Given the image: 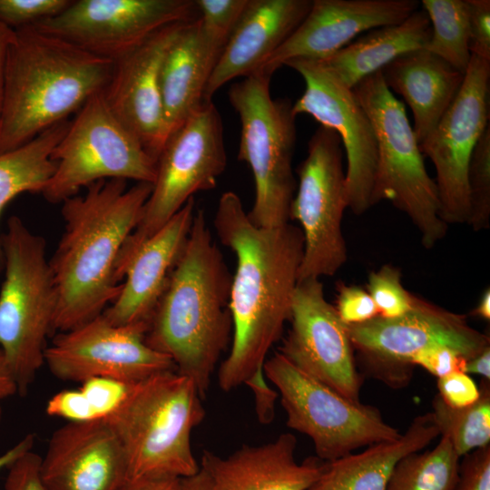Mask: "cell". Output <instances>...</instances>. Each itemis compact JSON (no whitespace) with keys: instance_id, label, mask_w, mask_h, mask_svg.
I'll list each match as a JSON object with an SVG mask.
<instances>
[{"instance_id":"1","label":"cell","mask_w":490,"mask_h":490,"mask_svg":"<svg viewBox=\"0 0 490 490\" xmlns=\"http://www.w3.org/2000/svg\"><path fill=\"white\" fill-rule=\"evenodd\" d=\"M213 226L221 244L236 256L229 304L231 346L218 372L220 387L229 392L263 368L290 319L304 239L300 228L289 222L255 225L230 191L219 200Z\"/></svg>"},{"instance_id":"2","label":"cell","mask_w":490,"mask_h":490,"mask_svg":"<svg viewBox=\"0 0 490 490\" xmlns=\"http://www.w3.org/2000/svg\"><path fill=\"white\" fill-rule=\"evenodd\" d=\"M152 184L99 181L62 202L64 230L49 260L56 293L54 331L76 328L101 315L117 298L120 251L138 224Z\"/></svg>"},{"instance_id":"3","label":"cell","mask_w":490,"mask_h":490,"mask_svg":"<svg viewBox=\"0 0 490 490\" xmlns=\"http://www.w3.org/2000/svg\"><path fill=\"white\" fill-rule=\"evenodd\" d=\"M232 275L204 211L197 209L186 245L148 321L145 342L169 357L203 397L232 338Z\"/></svg>"},{"instance_id":"4","label":"cell","mask_w":490,"mask_h":490,"mask_svg":"<svg viewBox=\"0 0 490 490\" xmlns=\"http://www.w3.org/2000/svg\"><path fill=\"white\" fill-rule=\"evenodd\" d=\"M0 118V153L67 121L103 92L113 63L30 25L14 30Z\"/></svg>"},{"instance_id":"5","label":"cell","mask_w":490,"mask_h":490,"mask_svg":"<svg viewBox=\"0 0 490 490\" xmlns=\"http://www.w3.org/2000/svg\"><path fill=\"white\" fill-rule=\"evenodd\" d=\"M194 382L168 370L132 384L105 419L125 455L128 478L147 475L190 476L198 472L191 444L205 410Z\"/></svg>"},{"instance_id":"6","label":"cell","mask_w":490,"mask_h":490,"mask_svg":"<svg viewBox=\"0 0 490 490\" xmlns=\"http://www.w3.org/2000/svg\"><path fill=\"white\" fill-rule=\"evenodd\" d=\"M5 277L0 289V348L20 396L26 395L44 364L54 331L57 293L44 239L17 216L1 238Z\"/></svg>"},{"instance_id":"7","label":"cell","mask_w":490,"mask_h":490,"mask_svg":"<svg viewBox=\"0 0 490 490\" xmlns=\"http://www.w3.org/2000/svg\"><path fill=\"white\" fill-rule=\"evenodd\" d=\"M353 92L372 123L377 143L373 205L390 201L410 219L422 245L433 248L444 239L448 225L440 217L436 184L426 172L403 103L387 87L381 71L360 81Z\"/></svg>"},{"instance_id":"8","label":"cell","mask_w":490,"mask_h":490,"mask_svg":"<svg viewBox=\"0 0 490 490\" xmlns=\"http://www.w3.org/2000/svg\"><path fill=\"white\" fill-rule=\"evenodd\" d=\"M270 78L255 72L231 85L228 93L241 126L238 160L249 165L255 184L248 216L264 228L289 222L297 188L292 170L296 116L290 101L271 97Z\"/></svg>"},{"instance_id":"9","label":"cell","mask_w":490,"mask_h":490,"mask_svg":"<svg viewBox=\"0 0 490 490\" xmlns=\"http://www.w3.org/2000/svg\"><path fill=\"white\" fill-rule=\"evenodd\" d=\"M226 165L220 114L211 101H203L168 137L157 158L152 192L116 261L118 281L138 247L165 225L195 193L214 189Z\"/></svg>"},{"instance_id":"10","label":"cell","mask_w":490,"mask_h":490,"mask_svg":"<svg viewBox=\"0 0 490 490\" xmlns=\"http://www.w3.org/2000/svg\"><path fill=\"white\" fill-rule=\"evenodd\" d=\"M103 92L75 113L53 150L54 172L41 193L48 202L62 203L99 181L155 180L156 160L112 113Z\"/></svg>"},{"instance_id":"11","label":"cell","mask_w":490,"mask_h":490,"mask_svg":"<svg viewBox=\"0 0 490 490\" xmlns=\"http://www.w3.org/2000/svg\"><path fill=\"white\" fill-rule=\"evenodd\" d=\"M263 373L277 388L287 426L309 436L324 462L401 436L377 407L348 399L279 352L266 359Z\"/></svg>"},{"instance_id":"12","label":"cell","mask_w":490,"mask_h":490,"mask_svg":"<svg viewBox=\"0 0 490 490\" xmlns=\"http://www.w3.org/2000/svg\"><path fill=\"white\" fill-rule=\"evenodd\" d=\"M347 327L366 373L396 389L409 384L412 358L428 347L446 346L469 360L490 346L489 336L472 328L466 315L416 295L411 309L403 316H377Z\"/></svg>"},{"instance_id":"13","label":"cell","mask_w":490,"mask_h":490,"mask_svg":"<svg viewBox=\"0 0 490 490\" xmlns=\"http://www.w3.org/2000/svg\"><path fill=\"white\" fill-rule=\"evenodd\" d=\"M343 152L338 133L320 125L298 169L299 183L289 212V220L300 224L304 239L298 282L334 276L348 260L342 232L344 211L348 208Z\"/></svg>"},{"instance_id":"14","label":"cell","mask_w":490,"mask_h":490,"mask_svg":"<svg viewBox=\"0 0 490 490\" xmlns=\"http://www.w3.org/2000/svg\"><path fill=\"white\" fill-rule=\"evenodd\" d=\"M197 18L191 0H72L34 25L113 63L162 28Z\"/></svg>"},{"instance_id":"15","label":"cell","mask_w":490,"mask_h":490,"mask_svg":"<svg viewBox=\"0 0 490 490\" xmlns=\"http://www.w3.org/2000/svg\"><path fill=\"white\" fill-rule=\"evenodd\" d=\"M148 323L114 325L103 314L59 332L47 346L44 364L57 378L83 382L107 377L129 384L175 370L172 359L145 342Z\"/></svg>"},{"instance_id":"16","label":"cell","mask_w":490,"mask_h":490,"mask_svg":"<svg viewBox=\"0 0 490 490\" xmlns=\"http://www.w3.org/2000/svg\"><path fill=\"white\" fill-rule=\"evenodd\" d=\"M490 61L471 55L456 99L435 129L419 143L432 162L446 224H467L468 164L479 138L489 126Z\"/></svg>"},{"instance_id":"17","label":"cell","mask_w":490,"mask_h":490,"mask_svg":"<svg viewBox=\"0 0 490 490\" xmlns=\"http://www.w3.org/2000/svg\"><path fill=\"white\" fill-rule=\"evenodd\" d=\"M288 66L302 77L305 90L292 104L295 116L306 113L336 132L347 159L348 208L361 215L373 206L377 143L372 123L353 89L346 86L319 60L293 59Z\"/></svg>"},{"instance_id":"18","label":"cell","mask_w":490,"mask_h":490,"mask_svg":"<svg viewBox=\"0 0 490 490\" xmlns=\"http://www.w3.org/2000/svg\"><path fill=\"white\" fill-rule=\"evenodd\" d=\"M289 321L290 329L278 352L348 399L360 402L363 377L348 327L326 299L320 279L298 282Z\"/></svg>"},{"instance_id":"19","label":"cell","mask_w":490,"mask_h":490,"mask_svg":"<svg viewBox=\"0 0 490 490\" xmlns=\"http://www.w3.org/2000/svg\"><path fill=\"white\" fill-rule=\"evenodd\" d=\"M186 23L162 28L114 61L103 92L112 113L156 161L164 144L162 65Z\"/></svg>"},{"instance_id":"20","label":"cell","mask_w":490,"mask_h":490,"mask_svg":"<svg viewBox=\"0 0 490 490\" xmlns=\"http://www.w3.org/2000/svg\"><path fill=\"white\" fill-rule=\"evenodd\" d=\"M419 5L416 0H312L298 28L258 71L272 75L293 59L325 60L362 33L403 22Z\"/></svg>"},{"instance_id":"21","label":"cell","mask_w":490,"mask_h":490,"mask_svg":"<svg viewBox=\"0 0 490 490\" xmlns=\"http://www.w3.org/2000/svg\"><path fill=\"white\" fill-rule=\"evenodd\" d=\"M48 490H116L128 479L124 452L105 418L67 422L51 436L40 461Z\"/></svg>"},{"instance_id":"22","label":"cell","mask_w":490,"mask_h":490,"mask_svg":"<svg viewBox=\"0 0 490 490\" xmlns=\"http://www.w3.org/2000/svg\"><path fill=\"white\" fill-rule=\"evenodd\" d=\"M195 211L192 197L134 251L120 274L117 298L102 313L111 323H148L186 245Z\"/></svg>"},{"instance_id":"23","label":"cell","mask_w":490,"mask_h":490,"mask_svg":"<svg viewBox=\"0 0 490 490\" xmlns=\"http://www.w3.org/2000/svg\"><path fill=\"white\" fill-rule=\"evenodd\" d=\"M311 0H249L209 78L203 101L228 82L257 72L293 34Z\"/></svg>"},{"instance_id":"24","label":"cell","mask_w":490,"mask_h":490,"mask_svg":"<svg viewBox=\"0 0 490 490\" xmlns=\"http://www.w3.org/2000/svg\"><path fill=\"white\" fill-rule=\"evenodd\" d=\"M296 446V437L283 433L263 445H243L225 457L205 450L200 466L215 490H307L326 462L311 456L298 463Z\"/></svg>"},{"instance_id":"25","label":"cell","mask_w":490,"mask_h":490,"mask_svg":"<svg viewBox=\"0 0 490 490\" xmlns=\"http://www.w3.org/2000/svg\"><path fill=\"white\" fill-rule=\"evenodd\" d=\"M381 74L387 87L400 94L409 106L418 143L435 129L465 79V74L426 49L399 56Z\"/></svg>"},{"instance_id":"26","label":"cell","mask_w":490,"mask_h":490,"mask_svg":"<svg viewBox=\"0 0 490 490\" xmlns=\"http://www.w3.org/2000/svg\"><path fill=\"white\" fill-rule=\"evenodd\" d=\"M220 54L204 36L199 18L186 23L171 44L161 71L164 143L202 103Z\"/></svg>"},{"instance_id":"27","label":"cell","mask_w":490,"mask_h":490,"mask_svg":"<svg viewBox=\"0 0 490 490\" xmlns=\"http://www.w3.org/2000/svg\"><path fill=\"white\" fill-rule=\"evenodd\" d=\"M438 436L429 412L417 416L397 439L326 462L318 478L307 490H387L397 462L421 451Z\"/></svg>"},{"instance_id":"28","label":"cell","mask_w":490,"mask_h":490,"mask_svg":"<svg viewBox=\"0 0 490 490\" xmlns=\"http://www.w3.org/2000/svg\"><path fill=\"white\" fill-rule=\"evenodd\" d=\"M430 36L429 18L424 9H417L399 24L365 32L321 62L346 86L353 89L399 56L425 49Z\"/></svg>"},{"instance_id":"29","label":"cell","mask_w":490,"mask_h":490,"mask_svg":"<svg viewBox=\"0 0 490 490\" xmlns=\"http://www.w3.org/2000/svg\"><path fill=\"white\" fill-rule=\"evenodd\" d=\"M69 123L70 120L61 122L19 147L0 153V218L16 196L24 192L42 193L54 172L53 150ZM1 238L0 232V268H3Z\"/></svg>"},{"instance_id":"30","label":"cell","mask_w":490,"mask_h":490,"mask_svg":"<svg viewBox=\"0 0 490 490\" xmlns=\"http://www.w3.org/2000/svg\"><path fill=\"white\" fill-rule=\"evenodd\" d=\"M480 397L471 406L452 408L436 395L432 402L431 419L439 436L448 439L456 454L463 457L490 444V384L482 379Z\"/></svg>"},{"instance_id":"31","label":"cell","mask_w":490,"mask_h":490,"mask_svg":"<svg viewBox=\"0 0 490 490\" xmlns=\"http://www.w3.org/2000/svg\"><path fill=\"white\" fill-rule=\"evenodd\" d=\"M460 458L448 439L441 436L431 450L411 453L400 459L387 490H454Z\"/></svg>"},{"instance_id":"32","label":"cell","mask_w":490,"mask_h":490,"mask_svg":"<svg viewBox=\"0 0 490 490\" xmlns=\"http://www.w3.org/2000/svg\"><path fill=\"white\" fill-rule=\"evenodd\" d=\"M421 5L431 24L425 49L466 74L471 59L466 0H422Z\"/></svg>"},{"instance_id":"33","label":"cell","mask_w":490,"mask_h":490,"mask_svg":"<svg viewBox=\"0 0 490 490\" xmlns=\"http://www.w3.org/2000/svg\"><path fill=\"white\" fill-rule=\"evenodd\" d=\"M469 218L475 231L490 227V126L479 138L467 169Z\"/></svg>"},{"instance_id":"34","label":"cell","mask_w":490,"mask_h":490,"mask_svg":"<svg viewBox=\"0 0 490 490\" xmlns=\"http://www.w3.org/2000/svg\"><path fill=\"white\" fill-rule=\"evenodd\" d=\"M401 277L398 268L387 264L369 273L367 290L377 309L378 316L395 318L411 309L415 295L404 288Z\"/></svg>"},{"instance_id":"35","label":"cell","mask_w":490,"mask_h":490,"mask_svg":"<svg viewBox=\"0 0 490 490\" xmlns=\"http://www.w3.org/2000/svg\"><path fill=\"white\" fill-rule=\"evenodd\" d=\"M206 38L221 53L249 0H195Z\"/></svg>"},{"instance_id":"36","label":"cell","mask_w":490,"mask_h":490,"mask_svg":"<svg viewBox=\"0 0 490 490\" xmlns=\"http://www.w3.org/2000/svg\"><path fill=\"white\" fill-rule=\"evenodd\" d=\"M72 0H0V22L16 30L56 16Z\"/></svg>"},{"instance_id":"37","label":"cell","mask_w":490,"mask_h":490,"mask_svg":"<svg viewBox=\"0 0 490 490\" xmlns=\"http://www.w3.org/2000/svg\"><path fill=\"white\" fill-rule=\"evenodd\" d=\"M81 384L79 389L99 418L111 415L124 400L132 386L107 377H93Z\"/></svg>"},{"instance_id":"38","label":"cell","mask_w":490,"mask_h":490,"mask_svg":"<svg viewBox=\"0 0 490 490\" xmlns=\"http://www.w3.org/2000/svg\"><path fill=\"white\" fill-rule=\"evenodd\" d=\"M335 309L346 325H357L378 316L377 309L367 289L338 282Z\"/></svg>"},{"instance_id":"39","label":"cell","mask_w":490,"mask_h":490,"mask_svg":"<svg viewBox=\"0 0 490 490\" xmlns=\"http://www.w3.org/2000/svg\"><path fill=\"white\" fill-rule=\"evenodd\" d=\"M454 490H490V446L463 456Z\"/></svg>"},{"instance_id":"40","label":"cell","mask_w":490,"mask_h":490,"mask_svg":"<svg viewBox=\"0 0 490 490\" xmlns=\"http://www.w3.org/2000/svg\"><path fill=\"white\" fill-rule=\"evenodd\" d=\"M467 359L453 348L435 345L428 347L411 359V365L423 368L437 378L443 377L453 372H465Z\"/></svg>"},{"instance_id":"41","label":"cell","mask_w":490,"mask_h":490,"mask_svg":"<svg viewBox=\"0 0 490 490\" xmlns=\"http://www.w3.org/2000/svg\"><path fill=\"white\" fill-rule=\"evenodd\" d=\"M438 396L452 408H463L475 403L480 397L479 386L469 374L453 372L437 378Z\"/></svg>"},{"instance_id":"42","label":"cell","mask_w":490,"mask_h":490,"mask_svg":"<svg viewBox=\"0 0 490 490\" xmlns=\"http://www.w3.org/2000/svg\"><path fill=\"white\" fill-rule=\"evenodd\" d=\"M46 413L68 422L100 419L80 389L62 390L54 394L46 404Z\"/></svg>"},{"instance_id":"43","label":"cell","mask_w":490,"mask_h":490,"mask_svg":"<svg viewBox=\"0 0 490 490\" xmlns=\"http://www.w3.org/2000/svg\"><path fill=\"white\" fill-rule=\"evenodd\" d=\"M471 55L490 61V1L466 0Z\"/></svg>"},{"instance_id":"44","label":"cell","mask_w":490,"mask_h":490,"mask_svg":"<svg viewBox=\"0 0 490 490\" xmlns=\"http://www.w3.org/2000/svg\"><path fill=\"white\" fill-rule=\"evenodd\" d=\"M40 461L31 450L13 462L6 468L5 490H48L40 475Z\"/></svg>"},{"instance_id":"45","label":"cell","mask_w":490,"mask_h":490,"mask_svg":"<svg viewBox=\"0 0 490 490\" xmlns=\"http://www.w3.org/2000/svg\"><path fill=\"white\" fill-rule=\"evenodd\" d=\"M254 397L255 412L260 424H270L275 417L278 391L274 390L266 381L263 368L258 370L244 383Z\"/></svg>"},{"instance_id":"46","label":"cell","mask_w":490,"mask_h":490,"mask_svg":"<svg viewBox=\"0 0 490 490\" xmlns=\"http://www.w3.org/2000/svg\"><path fill=\"white\" fill-rule=\"evenodd\" d=\"M180 483V477L147 475L128 478L116 490H179Z\"/></svg>"},{"instance_id":"47","label":"cell","mask_w":490,"mask_h":490,"mask_svg":"<svg viewBox=\"0 0 490 490\" xmlns=\"http://www.w3.org/2000/svg\"><path fill=\"white\" fill-rule=\"evenodd\" d=\"M35 436L34 434H27L15 446L0 455V471L4 468H7L24 454L33 450Z\"/></svg>"},{"instance_id":"48","label":"cell","mask_w":490,"mask_h":490,"mask_svg":"<svg viewBox=\"0 0 490 490\" xmlns=\"http://www.w3.org/2000/svg\"><path fill=\"white\" fill-rule=\"evenodd\" d=\"M15 31L0 22V118L4 98L6 56Z\"/></svg>"},{"instance_id":"49","label":"cell","mask_w":490,"mask_h":490,"mask_svg":"<svg viewBox=\"0 0 490 490\" xmlns=\"http://www.w3.org/2000/svg\"><path fill=\"white\" fill-rule=\"evenodd\" d=\"M17 386L6 358L0 348V401L17 394Z\"/></svg>"},{"instance_id":"50","label":"cell","mask_w":490,"mask_h":490,"mask_svg":"<svg viewBox=\"0 0 490 490\" xmlns=\"http://www.w3.org/2000/svg\"><path fill=\"white\" fill-rule=\"evenodd\" d=\"M465 372L469 375H479L483 379L490 380V346L466 361Z\"/></svg>"},{"instance_id":"51","label":"cell","mask_w":490,"mask_h":490,"mask_svg":"<svg viewBox=\"0 0 490 490\" xmlns=\"http://www.w3.org/2000/svg\"><path fill=\"white\" fill-rule=\"evenodd\" d=\"M179 490H215L209 474L202 467L197 473L181 478Z\"/></svg>"},{"instance_id":"52","label":"cell","mask_w":490,"mask_h":490,"mask_svg":"<svg viewBox=\"0 0 490 490\" xmlns=\"http://www.w3.org/2000/svg\"><path fill=\"white\" fill-rule=\"evenodd\" d=\"M471 316L484 320L490 319V289L487 288L482 293L477 305L471 311Z\"/></svg>"},{"instance_id":"53","label":"cell","mask_w":490,"mask_h":490,"mask_svg":"<svg viewBox=\"0 0 490 490\" xmlns=\"http://www.w3.org/2000/svg\"><path fill=\"white\" fill-rule=\"evenodd\" d=\"M2 407H1V403H0V421H1V418H2Z\"/></svg>"}]
</instances>
